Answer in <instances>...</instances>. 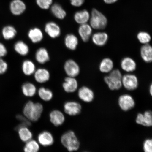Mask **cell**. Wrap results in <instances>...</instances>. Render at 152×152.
<instances>
[{"instance_id":"b9f144b4","label":"cell","mask_w":152,"mask_h":152,"mask_svg":"<svg viewBox=\"0 0 152 152\" xmlns=\"http://www.w3.org/2000/svg\"><path fill=\"white\" fill-rule=\"evenodd\" d=\"M149 93L150 94H151V96L152 95V84L149 87Z\"/></svg>"},{"instance_id":"9c48e42d","label":"cell","mask_w":152,"mask_h":152,"mask_svg":"<svg viewBox=\"0 0 152 152\" xmlns=\"http://www.w3.org/2000/svg\"><path fill=\"white\" fill-rule=\"evenodd\" d=\"M135 121L138 124L145 127H151L152 125V112L148 110L143 113H138Z\"/></svg>"},{"instance_id":"60d3db41","label":"cell","mask_w":152,"mask_h":152,"mask_svg":"<svg viewBox=\"0 0 152 152\" xmlns=\"http://www.w3.org/2000/svg\"><path fill=\"white\" fill-rule=\"evenodd\" d=\"M104 2L107 4H111L115 3L118 0H103Z\"/></svg>"},{"instance_id":"83f0119b","label":"cell","mask_w":152,"mask_h":152,"mask_svg":"<svg viewBox=\"0 0 152 152\" xmlns=\"http://www.w3.org/2000/svg\"><path fill=\"white\" fill-rule=\"evenodd\" d=\"M14 50L18 54L22 56H27L29 52L28 45L23 41H19L15 44Z\"/></svg>"},{"instance_id":"5b68a950","label":"cell","mask_w":152,"mask_h":152,"mask_svg":"<svg viewBox=\"0 0 152 152\" xmlns=\"http://www.w3.org/2000/svg\"><path fill=\"white\" fill-rule=\"evenodd\" d=\"M118 104L121 110L126 112L133 109L135 107L136 103L132 96L128 94H124L119 97Z\"/></svg>"},{"instance_id":"8d00e7d4","label":"cell","mask_w":152,"mask_h":152,"mask_svg":"<svg viewBox=\"0 0 152 152\" xmlns=\"http://www.w3.org/2000/svg\"><path fill=\"white\" fill-rule=\"evenodd\" d=\"M8 64L2 58H0V75L6 73L8 69Z\"/></svg>"},{"instance_id":"603a6c76","label":"cell","mask_w":152,"mask_h":152,"mask_svg":"<svg viewBox=\"0 0 152 152\" xmlns=\"http://www.w3.org/2000/svg\"><path fill=\"white\" fill-rule=\"evenodd\" d=\"M78 38L73 34H67L64 39V44L66 48L69 50H75L77 48L78 45Z\"/></svg>"},{"instance_id":"5bb4252c","label":"cell","mask_w":152,"mask_h":152,"mask_svg":"<svg viewBox=\"0 0 152 152\" xmlns=\"http://www.w3.org/2000/svg\"><path fill=\"white\" fill-rule=\"evenodd\" d=\"M62 87L66 93H73L77 90L78 83L75 77H68L64 79Z\"/></svg>"},{"instance_id":"ffe728a7","label":"cell","mask_w":152,"mask_h":152,"mask_svg":"<svg viewBox=\"0 0 152 152\" xmlns=\"http://www.w3.org/2000/svg\"><path fill=\"white\" fill-rule=\"evenodd\" d=\"M109 36L105 32H97L92 36L93 42L98 46L102 47L107 43Z\"/></svg>"},{"instance_id":"7c38bea8","label":"cell","mask_w":152,"mask_h":152,"mask_svg":"<svg viewBox=\"0 0 152 152\" xmlns=\"http://www.w3.org/2000/svg\"><path fill=\"white\" fill-rule=\"evenodd\" d=\"M10 8L12 14L20 16L26 11V5L22 0H13L10 4Z\"/></svg>"},{"instance_id":"d6a6232c","label":"cell","mask_w":152,"mask_h":152,"mask_svg":"<svg viewBox=\"0 0 152 152\" xmlns=\"http://www.w3.org/2000/svg\"><path fill=\"white\" fill-rule=\"evenodd\" d=\"M40 149L39 143L36 140H31L26 142L24 148V152H39Z\"/></svg>"},{"instance_id":"484cf974","label":"cell","mask_w":152,"mask_h":152,"mask_svg":"<svg viewBox=\"0 0 152 152\" xmlns=\"http://www.w3.org/2000/svg\"><path fill=\"white\" fill-rule=\"evenodd\" d=\"M22 69L24 75L28 76L33 75L36 70L35 64L29 60H25L22 63Z\"/></svg>"},{"instance_id":"74e56055","label":"cell","mask_w":152,"mask_h":152,"mask_svg":"<svg viewBox=\"0 0 152 152\" xmlns=\"http://www.w3.org/2000/svg\"><path fill=\"white\" fill-rule=\"evenodd\" d=\"M17 118L21 122L20 126H24L28 127L31 125V123L26 118L22 116V115H17Z\"/></svg>"},{"instance_id":"ba28073f","label":"cell","mask_w":152,"mask_h":152,"mask_svg":"<svg viewBox=\"0 0 152 152\" xmlns=\"http://www.w3.org/2000/svg\"><path fill=\"white\" fill-rule=\"evenodd\" d=\"M65 113L70 116H75L79 115L82 110L81 104L75 101H68L64 105Z\"/></svg>"},{"instance_id":"ac0fdd59","label":"cell","mask_w":152,"mask_h":152,"mask_svg":"<svg viewBox=\"0 0 152 152\" xmlns=\"http://www.w3.org/2000/svg\"><path fill=\"white\" fill-rule=\"evenodd\" d=\"M90 13L85 9L77 11L74 16L75 22L80 25L87 23L90 20Z\"/></svg>"},{"instance_id":"f35d334b","label":"cell","mask_w":152,"mask_h":152,"mask_svg":"<svg viewBox=\"0 0 152 152\" xmlns=\"http://www.w3.org/2000/svg\"><path fill=\"white\" fill-rule=\"evenodd\" d=\"M69 1L73 6L79 7L84 4L85 0H69Z\"/></svg>"},{"instance_id":"9a60e30c","label":"cell","mask_w":152,"mask_h":152,"mask_svg":"<svg viewBox=\"0 0 152 152\" xmlns=\"http://www.w3.org/2000/svg\"><path fill=\"white\" fill-rule=\"evenodd\" d=\"M34 75V78L38 83H44L48 81L50 79V73L48 70L44 68L36 69Z\"/></svg>"},{"instance_id":"30bf717a","label":"cell","mask_w":152,"mask_h":152,"mask_svg":"<svg viewBox=\"0 0 152 152\" xmlns=\"http://www.w3.org/2000/svg\"><path fill=\"white\" fill-rule=\"evenodd\" d=\"M78 96L82 101L86 103H90L94 100V94L91 89L86 86H83L79 89Z\"/></svg>"},{"instance_id":"4fadbf2b","label":"cell","mask_w":152,"mask_h":152,"mask_svg":"<svg viewBox=\"0 0 152 152\" xmlns=\"http://www.w3.org/2000/svg\"><path fill=\"white\" fill-rule=\"evenodd\" d=\"M37 140L39 143L45 147L52 145L54 141L53 135L48 131H44L40 133L38 136Z\"/></svg>"},{"instance_id":"f1b7e54d","label":"cell","mask_w":152,"mask_h":152,"mask_svg":"<svg viewBox=\"0 0 152 152\" xmlns=\"http://www.w3.org/2000/svg\"><path fill=\"white\" fill-rule=\"evenodd\" d=\"M22 90L25 96L31 97L35 96L37 93V89L33 83L27 82L22 85Z\"/></svg>"},{"instance_id":"52a82bcc","label":"cell","mask_w":152,"mask_h":152,"mask_svg":"<svg viewBox=\"0 0 152 152\" xmlns=\"http://www.w3.org/2000/svg\"><path fill=\"white\" fill-rule=\"evenodd\" d=\"M64 69L66 75L69 77H75L80 72V68L78 64L72 59L68 60L66 61Z\"/></svg>"},{"instance_id":"4dcf8cb0","label":"cell","mask_w":152,"mask_h":152,"mask_svg":"<svg viewBox=\"0 0 152 152\" xmlns=\"http://www.w3.org/2000/svg\"><path fill=\"white\" fill-rule=\"evenodd\" d=\"M17 34V30L14 26H5L2 30V35L7 40L14 39Z\"/></svg>"},{"instance_id":"7a4b0ae2","label":"cell","mask_w":152,"mask_h":152,"mask_svg":"<svg viewBox=\"0 0 152 152\" xmlns=\"http://www.w3.org/2000/svg\"><path fill=\"white\" fill-rule=\"evenodd\" d=\"M61 142L63 145L70 152L77 151L80 147V142L75 132L69 131L62 135Z\"/></svg>"},{"instance_id":"8992f818","label":"cell","mask_w":152,"mask_h":152,"mask_svg":"<svg viewBox=\"0 0 152 152\" xmlns=\"http://www.w3.org/2000/svg\"><path fill=\"white\" fill-rule=\"evenodd\" d=\"M121 81L122 86L127 90L134 91L138 88V80L135 75L127 74L123 76Z\"/></svg>"},{"instance_id":"d4e9b609","label":"cell","mask_w":152,"mask_h":152,"mask_svg":"<svg viewBox=\"0 0 152 152\" xmlns=\"http://www.w3.org/2000/svg\"><path fill=\"white\" fill-rule=\"evenodd\" d=\"M18 130L19 137L23 142H26L31 140L33 134L28 127L19 125Z\"/></svg>"},{"instance_id":"1f68e13d","label":"cell","mask_w":152,"mask_h":152,"mask_svg":"<svg viewBox=\"0 0 152 152\" xmlns=\"http://www.w3.org/2000/svg\"><path fill=\"white\" fill-rule=\"evenodd\" d=\"M40 98L45 101H50L53 98V94L52 91L49 89L42 87L38 91Z\"/></svg>"},{"instance_id":"d590c367","label":"cell","mask_w":152,"mask_h":152,"mask_svg":"<svg viewBox=\"0 0 152 152\" xmlns=\"http://www.w3.org/2000/svg\"><path fill=\"white\" fill-rule=\"evenodd\" d=\"M142 148L144 152H152V140L147 138L144 141Z\"/></svg>"},{"instance_id":"2e32d148","label":"cell","mask_w":152,"mask_h":152,"mask_svg":"<svg viewBox=\"0 0 152 152\" xmlns=\"http://www.w3.org/2000/svg\"><path fill=\"white\" fill-rule=\"evenodd\" d=\"M78 32L83 42H86L90 39L92 33V28L90 24L85 23L80 25Z\"/></svg>"},{"instance_id":"7402d4cb","label":"cell","mask_w":152,"mask_h":152,"mask_svg":"<svg viewBox=\"0 0 152 152\" xmlns=\"http://www.w3.org/2000/svg\"><path fill=\"white\" fill-rule=\"evenodd\" d=\"M35 59L39 63L43 64L50 60L48 51L45 48H40L36 51L35 54Z\"/></svg>"},{"instance_id":"3957f363","label":"cell","mask_w":152,"mask_h":152,"mask_svg":"<svg viewBox=\"0 0 152 152\" xmlns=\"http://www.w3.org/2000/svg\"><path fill=\"white\" fill-rule=\"evenodd\" d=\"M90 25L96 30H103L107 26L108 20L103 13L96 8L91 11L90 19Z\"/></svg>"},{"instance_id":"f546056e","label":"cell","mask_w":152,"mask_h":152,"mask_svg":"<svg viewBox=\"0 0 152 152\" xmlns=\"http://www.w3.org/2000/svg\"><path fill=\"white\" fill-rule=\"evenodd\" d=\"M114 66L113 61L109 58H104L100 62L99 69L103 73H108L112 71Z\"/></svg>"},{"instance_id":"7bdbcfd3","label":"cell","mask_w":152,"mask_h":152,"mask_svg":"<svg viewBox=\"0 0 152 152\" xmlns=\"http://www.w3.org/2000/svg\"></svg>"},{"instance_id":"8fae6325","label":"cell","mask_w":152,"mask_h":152,"mask_svg":"<svg viewBox=\"0 0 152 152\" xmlns=\"http://www.w3.org/2000/svg\"><path fill=\"white\" fill-rule=\"evenodd\" d=\"M45 30L47 35L52 39L58 37L61 33L60 26L54 22H48L45 26Z\"/></svg>"},{"instance_id":"e0dca14e","label":"cell","mask_w":152,"mask_h":152,"mask_svg":"<svg viewBox=\"0 0 152 152\" xmlns=\"http://www.w3.org/2000/svg\"><path fill=\"white\" fill-rule=\"evenodd\" d=\"M51 122L54 126H58L62 125L65 121V117L61 111L58 110H53L49 114Z\"/></svg>"},{"instance_id":"ab89813d","label":"cell","mask_w":152,"mask_h":152,"mask_svg":"<svg viewBox=\"0 0 152 152\" xmlns=\"http://www.w3.org/2000/svg\"><path fill=\"white\" fill-rule=\"evenodd\" d=\"M7 48L2 43L0 42V58L5 56L7 55Z\"/></svg>"},{"instance_id":"836d02e7","label":"cell","mask_w":152,"mask_h":152,"mask_svg":"<svg viewBox=\"0 0 152 152\" xmlns=\"http://www.w3.org/2000/svg\"><path fill=\"white\" fill-rule=\"evenodd\" d=\"M137 39L140 43L144 45L149 43L151 40V37L150 34L145 31H140L137 34Z\"/></svg>"},{"instance_id":"6da1fadb","label":"cell","mask_w":152,"mask_h":152,"mask_svg":"<svg viewBox=\"0 0 152 152\" xmlns=\"http://www.w3.org/2000/svg\"><path fill=\"white\" fill-rule=\"evenodd\" d=\"M43 110L42 104L35 103L31 101L28 102L24 106L23 113L24 116L29 121H37L40 118Z\"/></svg>"},{"instance_id":"44dd1931","label":"cell","mask_w":152,"mask_h":152,"mask_svg":"<svg viewBox=\"0 0 152 152\" xmlns=\"http://www.w3.org/2000/svg\"><path fill=\"white\" fill-rule=\"evenodd\" d=\"M121 66L124 71L128 73L135 71L137 67L136 62L130 57L123 58L121 61Z\"/></svg>"},{"instance_id":"277c9868","label":"cell","mask_w":152,"mask_h":152,"mask_svg":"<svg viewBox=\"0 0 152 152\" xmlns=\"http://www.w3.org/2000/svg\"><path fill=\"white\" fill-rule=\"evenodd\" d=\"M123 76L118 69L114 70L104 78V80L110 90H118L122 86Z\"/></svg>"},{"instance_id":"e575fe53","label":"cell","mask_w":152,"mask_h":152,"mask_svg":"<svg viewBox=\"0 0 152 152\" xmlns=\"http://www.w3.org/2000/svg\"><path fill=\"white\" fill-rule=\"evenodd\" d=\"M36 3L41 9L47 10L52 5L53 0H36Z\"/></svg>"},{"instance_id":"cb8c5ba5","label":"cell","mask_w":152,"mask_h":152,"mask_svg":"<svg viewBox=\"0 0 152 152\" xmlns=\"http://www.w3.org/2000/svg\"><path fill=\"white\" fill-rule=\"evenodd\" d=\"M140 56L142 60L145 62L151 63L152 61V48L149 44L144 45L140 50Z\"/></svg>"},{"instance_id":"4316f807","label":"cell","mask_w":152,"mask_h":152,"mask_svg":"<svg viewBox=\"0 0 152 152\" xmlns=\"http://www.w3.org/2000/svg\"><path fill=\"white\" fill-rule=\"evenodd\" d=\"M51 12L54 16L60 20L65 18L66 13L61 6L58 3H55L51 7Z\"/></svg>"},{"instance_id":"d6986e66","label":"cell","mask_w":152,"mask_h":152,"mask_svg":"<svg viewBox=\"0 0 152 152\" xmlns=\"http://www.w3.org/2000/svg\"><path fill=\"white\" fill-rule=\"evenodd\" d=\"M28 37L32 42L37 43L41 42L43 38V34L39 28L36 27L30 29L28 33Z\"/></svg>"}]
</instances>
